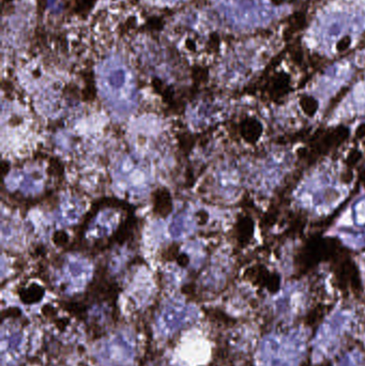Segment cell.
<instances>
[{"instance_id":"cell-1","label":"cell","mask_w":365,"mask_h":366,"mask_svg":"<svg viewBox=\"0 0 365 366\" xmlns=\"http://www.w3.org/2000/svg\"><path fill=\"white\" fill-rule=\"evenodd\" d=\"M308 337L304 329L268 335L259 350L261 366L299 365L306 355Z\"/></svg>"},{"instance_id":"cell-6","label":"cell","mask_w":365,"mask_h":366,"mask_svg":"<svg viewBox=\"0 0 365 366\" xmlns=\"http://www.w3.org/2000/svg\"><path fill=\"white\" fill-rule=\"evenodd\" d=\"M21 315V310L16 309V307H10V309L2 312V318H17Z\"/></svg>"},{"instance_id":"cell-2","label":"cell","mask_w":365,"mask_h":366,"mask_svg":"<svg viewBox=\"0 0 365 366\" xmlns=\"http://www.w3.org/2000/svg\"><path fill=\"white\" fill-rule=\"evenodd\" d=\"M354 322L353 313L340 311L321 325L313 344L314 362H321L336 354L345 335L351 330Z\"/></svg>"},{"instance_id":"cell-9","label":"cell","mask_w":365,"mask_h":366,"mask_svg":"<svg viewBox=\"0 0 365 366\" xmlns=\"http://www.w3.org/2000/svg\"><path fill=\"white\" fill-rule=\"evenodd\" d=\"M283 1H284V0H272V2H274V4H276V6L282 4Z\"/></svg>"},{"instance_id":"cell-3","label":"cell","mask_w":365,"mask_h":366,"mask_svg":"<svg viewBox=\"0 0 365 366\" xmlns=\"http://www.w3.org/2000/svg\"><path fill=\"white\" fill-rule=\"evenodd\" d=\"M171 199L166 189H161L154 195V211L159 215L167 217L171 211Z\"/></svg>"},{"instance_id":"cell-5","label":"cell","mask_w":365,"mask_h":366,"mask_svg":"<svg viewBox=\"0 0 365 366\" xmlns=\"http://www.w3.org/2000/svg\"><path fill=\"white\" fill-rule=\"evenodd\" d=\"M336 366H365L364 355L358 350L347 352Z\"/></svg>"},{"instance_id":"cell-4","label":"cell","mask_w":365,"mask_h":366,"mask_svg":"<svg viewBox=\"0 0 365 366\" xmlns=\"http://www.w3.org/2000/svg\"><path fill=\"white\" fill-rule=\"evenodd\" d=\"M43 296H44V290L36 284L19 292L21 300L26 305H34V303L39 302Z\"/></svg>"},{"instance_id":"cell-7","label":"cell","mask_w":365,"mask_h":366,"mask_svg":"<svg viewBox=\"0 0 365 366\" xmlns=\"http://www.w3.org/2000/svg\"><path fill=\"white\" fill-rule=\"evenodd\" d=\"M349 45H351V38H349V36H345V38H343L342 40L339 42L338 49L340 51H344Z\"/></svg>"},{"instance_id":"cell-8","label":"cell","mask_w":365,"mask_h":366,"mask_svg":"<svg viewBox=\"0 0 365 366\" xmlns=\"http://www.w3.org/2000/svg\"><path fill=\"white\" fill-rule=\"evenodd\" d=\"M42 312L46 317H51V315H56L55 310H54V307H51V305H45L42 309Z\"/></svg>"}]
</instances>
